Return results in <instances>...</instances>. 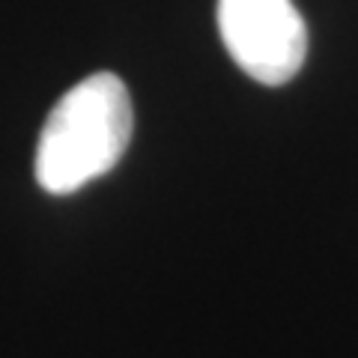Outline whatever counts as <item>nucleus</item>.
I'll list each match as a JSON object with an SVG mask.
<instances>
[{
	"label": "nucleus",
	"instance_id": "obj_1",
	"mask_svg": "<svg viewBox=\"0 0 358 358\" xmlns=\"http://www.w3.org/2000/svg\"><path fill=\"white\" fill-rule=\"evenodd\" d=\"M134 110L114 72H93L51 108L36 147V182L48 194H72L114 171L129 150Z\"/></svg>",
	"mask_w": 358,
	"mask_h": 358
},
{
	"label": "nucleus",
	"instance_id": "obj_2",
	"mask_svg": "<svg viewBox=\"0 0 358 358\" xmlns=\"http://www.w3.org/2000/svg\"><path fill=\"white\" fill-rule=\"evenodd\" d=\"M218 33L239 69L266 87L299 75L308 27L293 0H218Z\"/></svg>",
	"mask_w": 358,
	"mask_h": 358
}]
</instances>
